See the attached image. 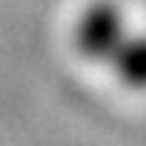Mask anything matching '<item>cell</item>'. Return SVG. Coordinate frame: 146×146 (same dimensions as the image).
Listing matches in <instances>:
<instances>
[{
  "label": "cell",
  "instance_id": "2",
  "mask_svg": "<svg viewBox=\"0 0 146 146\" xmlns=\"http://www.w3.org/2000/svg\"><path fill=\"white\" fill-rule=\"evenodd\" d=\"M112 63L129 86L146 89V37H123Z\"/></svg>",
  "mask_w": 146,
  "mask_h": 146
},
{
  "label": "cell",
  "instance_id": "1",
  "mask_svg": "<svg viewBox=\"0 0 146 146\" xmlns=\"http://www.w3.org/2000/svg\"><path fill=\"white\" fill-rule=\"evenodd\" d=\"M126 37V20L112 3H92L78 20V46L83 54L98 60H112Z\"/></svg>",
  "mask_w": 146,
  "mask_h": 146
}]
</instances>
